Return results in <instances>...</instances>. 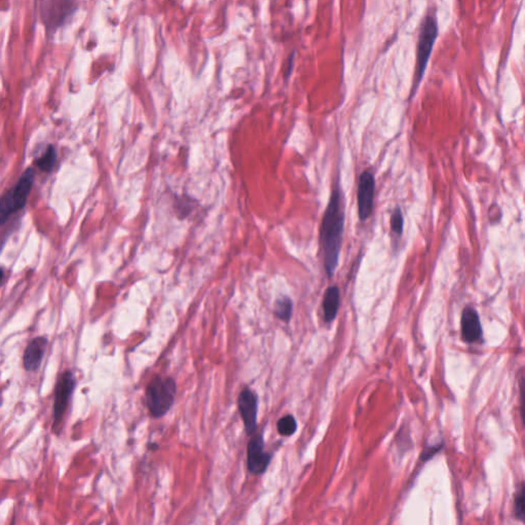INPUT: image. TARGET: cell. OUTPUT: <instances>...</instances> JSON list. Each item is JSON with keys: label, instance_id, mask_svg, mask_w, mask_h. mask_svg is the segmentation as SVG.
I'll return each instance as SVG.
<instances>
[{"label": "cell", "instance_id": "1", "mask_svg": "<svg viewBox=\"0 0 525 525\" xmlns=\"http://www.w3.org/2000/svg\"><path fill=\"white\" fill-rule=\"evenodd\" d=\"M345 227V213L340 188L331 193L326 213L320 226V244L324 251V268L327 276L333 277L338 267Z\"/></svg>", "mask_w": 525, "mask_h": 525}, {"label": "cell", "instance_id": "2", "mask_svg": "<svg viewBox=\"0 0 525 525\" xmlns=\"http://www.w3.org/2000/svg\"><path fill=\"white\" fill-rule=\"evenodd\" d=\"M437 36L438 20L436 11L432 9L424 18L422 25H421L420 28V33H419L418 46H416V72H414L411 96L416 94V89H418L421 81H422Z\"/></svg>", "mask_w": 525, "mask_h": 525}, {"label": "cell", "instance_id": "3", "mask_svg": "<svg viewBox=\"0 0 525 525\" xmlns=\"http://www.w3.org/2000/svg\"><path fill=\"white\" fill-rule=\"evenodd\" d=\"M176 394L175 380L156 376L148 384L145 404L154 418H161L173 406Z\"/></svg>", "mask_w": 525, "mask_h": 525}, {"label": "cell", "instance_id": "4", "mask_svg": "<svg viewBox=\"0 0 525 525\" xmlns=\"http://www.w3.org/2000/svg\"><path fill=\"white\" fill-rule=\"evenodd\" d=\"M34 182V171L28 169L18 183L0 199V225L6 222L9 216L25 206Z\"/></svg>", "mask_w": 525, "mask_h": 525}, {"label": "cell", "instance_id": "5", "mask_svg": "<svg viewBox=\"0 0 525 525\" xmlns=\"http://www.w3.org/2000/svg\"><path fill=\"white\" fill-rule=\"evenodd\" d=\"M75 389V376L71 371H66L59 376L56 382L55 401H54V426L53 429L56 433H60L61 424L70 400H71L73 391Z\"/></svg>", "mask_w": 525, "mask_h": 525}, {"label": "cell", "instance_id": "6", "mask_svg": "<svg viewBox=\"0 0 525 525\" xmlns=\"http://www.w3.org/2000/svg\"><path fill=\"white\" fill-rule=\"evenodd\" d=\"M272 456L264 451L262 434L254 435L247 446V468L254 475H262L267 471Z\"/></svg>", "mask_w": 525, "mask_h": 525}, {"label": "cell", "instance_id": "7", "mask_svg": "<svg viewBox=\"0 0 525 525\" xmlns=\"http://www.w3.org/2000/svg\"><path fill=\"white\" fill-rule=\"evenodd\" d=\"M239 409L246 433L251 436L256 429V418H258V396L253 390L244 388L240 392Z\"/></svg>", "mask_w": 525, "mask_h": 525}, {"label": "cell", "instance_id": "8", "mask_svg": "<svg viewBox=\"0 0 525 525\" xmlns=\"http://www.w3.org/2000/svg\"><path fill=\"white\" fill-rule=\"evenodd\" d=\"M374 176L371 171L361 174L359 184V215L360 221L364 222L373 213L374 197Z\"/></svg>", "mask_w": 525, "mask_h": 525}, {"label": "cell", "instance_id": "9", "mask_svg": "<svg viewBox=\"0 0 525 525\" xmlns=\"http://www.w3.org/2000/svg\"><path fill=\"white\" fill-rule=\"evenodd\" d=\"M461 339L468 344L476 343L481 339V322L474 308L466 307L461 313Z\"/></svg>", "mask_w": 525, "mask_h": 525}, {"label": "cell", "instance_id": "10", "mask_svg": "<svg viewBox=\"0 0 525 525\" xmlns=\"http://www.w3.org/2000/svg\"><path fill=\"white\" fill-rule=\"evenodd\" d=\"M48 344L49 340L46 336H37L28 344L24 355H23V364H24L26 371H39L44 355H46Z\"/></svg>", "mask_w": 525, "mask_h": 525}, {"label": "cell", "instance_id": "11", "mask_svg": "<svg viewBox=\"0 0 525 525\" xmlns=\"http://www.w3.org/2000/svg\"><path fill=\"white\" fill-rule=\"evenodd\" d=\"M340 291H339L338 286H333L326 289L324 296V302H322L324 319L326 322H331L336 319L339 307H340Z\"/></svg>", "mask_w": 525, "mask_h": 525}, {"label": "cell", "instance_id": "12", "mask_svg": "<svg viewBox=\"0 0 525 525\" xmlns=\"http://www.w3.org/2000/svg\"><path fill=\"white\" fill-rule=\"evenodd\" d=\"M274 314L277 319L289 322L293 314V301L289 296H282L275 302Z\"/></svg>", "mask_w": 525, "mask_h": 525}, {"label": "cell", "instance_id": "13", "mask_svg": "<svg viewBox=\"0 0 525 525\" xmlns=\"http://www.w3.org/2000/svg\"><path fill=\"white\" fill-rule=\"evenodd\" d=\"M56 160V152L54 146H49L46 153L42 156H40L36 160V166L39 167L41 171H49L53 169L55 166Z\"/></svg>", "mask_w": 525, "mask_h": 525}, {"label": "cell", "instance_id": "14", "mask_svg": "<svg viewBox=\"0 0 525 525\" xmlns=\"http://www.w3.org/2000/svg\"><path fill=\"white\" fill-rule=\"evenodd\" d=\"M277 430L281 436H291L296 431V421L291 414L282 416L277 422Z\"/></svg>", "mask_w": 525, "mask_h": 525}, {"label": "cell", "instance_id": "15", "mask_svg": "<svg viewBox=\"0 0 525 525\" xmlns=\"http://www.w3.org/2000/svg\"><path fill=\"white\" fill-rule=\"evenodd\" d=\"M390 223L393 232L396 233L399 236L402 235V232H404V216H402L401 209L399 207H396V209L393 211Z\"/></svg>", "mask_w": 525, "mask_h": 525}, {"label": "cell", "instance_id": "16", "mask_svg": "<svg viewBox=\"0 0 525 525\" xmlns=\"http://www.w3.org/2000/svg\"><path fill=\"white\" fill-rule=\"evenodd\" d=\"M515 515L518 519L522 520L524 517V486L521 484L518 489L514 504Z\"/></svg>", "mask_w": 525, "mask_h": 525}, {"label": "cell", "instance_id": "17", "mask_svg": "<svg viewBox=\"0 0 525 525\" xmlns=\"http://www.w3.org/2000/svg\"><path fill=\"white\" fill-rule=\"evenodd\" d=\"M186 199H187V197L184 196L182 199H179L178 201H176V211H178V215L181 219L185 218V216L189 215L192 211L191 200H187Z\"/></svg>", "mask_w": 525, "mask_h": 525}, {"label": "cell", "instance_id": "18", "mask_svg": "<svg viewBox=\"0 0 525 525\" xmlns=\"http://www.w3.org/2000/svg\"><path fill=\"white\" fill-rule=\"evenodd\" d=\"M4 270L0 268V282H1V280L4 279Z\"/></svg>", "mask_w": 525, "mask_h": 525}]
</instances>
